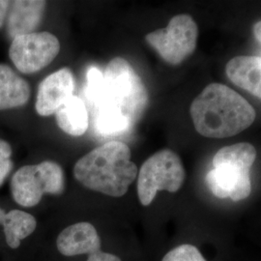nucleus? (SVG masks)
I'll list each match as a JSON object with an SVG mask.
<instances>
[{
  "label": "nucleus",
  "instance_id": "f257e3e1",
  "mask_svg": "<svg viewBox=\"0 0 261 261\" xmlns=\"http://www.w3.org/2000/svg\"><path fill=\"white\" fill-rule=\"evenodd\" d=\"M196 132L212 139L232 137L252 125L255 111L240 94L221 84L206 86L191 105Z\"/></svg>",
  "mask_w": 261,
  "mask_h": 261
},
{
  "label": "nucleus",
  "instance_id": "f03ea898",
  "mask_svg": "<svg viewBox=\"0 0 261 261\" xmlns=\"http://www.w3.org/2000/svg\"><path fill=\"white\" fill-rule=\"evenodd\" d=\"M129 146L111 141L85 154L75 163V178L83 186L112 197L123 196L138 177Z\"/></svg>",
  "mask_w": 261,
  "mask_h": 261
},
{
  "label": "nucleus",
  "instance_id": "7ed1b4c3",
  "mask_svg": "<svg viewBox=\"0 0 261 261\" xmlns=\"http://www.w3.org/2000/svg\"><path fill=\"white\" fill-rule=\"evenodd\" d=\"M255 158V148L248 142L223 147L214 156V168L206 175L207 187L221 199L247 198L252 192L250 169Z\"/></svg>",
  "mask_w": 261,
  "mask_h": 261
},
{
  "label": "nucleus",
  "instance_id": "20e7f679",
  "mask_svg": "<svg viewBox=\"0 0 261 261\" xmlns=\"http://www.w3.org/2000/svg\"><path fill=\"white\" fill-rule=\"evenodd\" d=\"M103 103L112 105L135 124L140 120L148 103V93L140 75L122 58L112 59L105 70ZM101 105V106H102Z\"/></svg>",
  "mask_w": 261,
  "mask_h": 261
},
{
  "label": "nucleus",
  "instance_id": "39448f33",
  "mask_svg": "<svg viewBox=\"0 0 261 261\" xmlns=\"http://www.w3.org/2000/svg\"><path fill=\"white\" fill-rule=\"evenodd\" d=\"M10 187L14 200L19 205L30 208L39 204L46 194L56 196L63 194L64 171L54 161L24 166L14 173Z\"/></svg>",
  "mask_w": 261,
  "mask_h": 261
},
{
  "label": "nucleus",
  "instance_id": "423d86ee",
  "mask_svg": "<svg viewBox=\"0 0 261 261\" xmlns=\"http://www.w3.org/2000/svg\"><path fill=\"white\" fill-rule=\"evenodd\" d=\"M185 177L186 172L182 161L174 151H158L143 163L138 173L140 203L150 205L159 191L176 193L183 186Z\"/></svg>",
  "mask_w": 261,
  "mask_h": 261
},
{
  "label": "nucleus",
  "instance_id": "0eeeda50",
  "mask_svg": "<svg viewBox=\"0 0 261 261\" xmlns=\"http://www.w3.org/2000/svg\"><path fill=\"white\" fill-rule=\"evenodd\" d=\"M198 28L194 19L181 14L173 17L168 27L146 35L145 40L161 57L171 65H178L196 47Z\"/></svg>",
  "mask_w": 261,
  "mask_h": 261
},
{
  "label": "nucleus",
  "instance_id": "6e6552de",
  "mask_svg": "<svg viewBox=\"0 0 261 261\" xmlns=\"http://www.w3.org/2000/svg\"><path fill=\"white\" fill-rule=\"evenodd\" d=\"M60 51L58 39L49 32H33L14 38L9 56L22 74H34L49 65Z\"/></svg>",
  "mask_w": 261,
  "mask_h": 261
},
{
  "label": "nucleus",
  "instance_id": "1a4fd4ad",
  "mask_svg": "<svg viewBox=\"0 0 261 261\" xmlns=\"http://www.w3.org/2000/svg\"><path fill=\"white\" fill-rule=\"evenodd\" d=\"M75 77L72 71L62 68L47 75L38 87L35 109L39 115L49 116L74 96Z\"/></svg>",
  "mask_w": 261,
  "mask_h": 261
},
{
  "label": "nucleus",
  "instance_id": "9d476101",
  "mask_svg": "<svg viewBox=\"0 0 261 261\" xmlns=\"http://www.w3.org/2000/svg\"><path fill=\"white\" fill-rule=\"evenodd\" d=\"M58 252L65 256L91 255L101 252L102 242L93 224L81 222L63 229L57 237Z\"/></svg>",
  "mask_w": 261,
  "mask_h": 261
},
{
  "label": "nucleus",
  "instance_id": "9b49d317",
  "mask_svg": "<svg viewBox=\"0 0 261 261\" xmlns=\"http://www.w3.org/2000/svg\"><path fill=\"white\" fill-rule=\"evenodd\" d=\"M46 1H13L10 4L7 30L10 37L16 38L35 32L43 19Z\"/></svg>",
  "mask_w": 261,
  "mask_h": 261
},
{
  "label": "nucleus",
  "instance_id": "f8f14e48",
  "mask_svg": "<svg viewBox=\"0 0 261 261\" xmlns=\"http://www.w3.org/2000/svg\"><path fill=\"white\" fill-rule=\"evenodd\" d=\"M225 73L235 85L261 100V57L236 56L227 62Z\"/></svg>",
  "mask_w": 261,
  "mask_h": 261
},
{
  "label": "nucleus",
  "instance_id": "ddd939ff",
  "mask_svg": "<svg viewBox=\"0 0 261 261\" xmlns=\"http://www.w3.org/2000/svg\"><path fill=\"white\" fill-rule=\"evenodd\" d=\"M28 82L10 66L0 64V111L23 107L30 98Z\"/></svg>",
  "mask_w": 261,
  "mask_h": 261
},
{
  "label": "nucleus",
  "instance_id": "4468645a",
  "mask_svg": "<svg viewBox=\"0 0 261 261\" xmlns=\"http://www.w3.org/2000/svg\"><path fill=\"white\" fill-rule=\"evenodd\" d=\"M0 224L3 226L6 243L11 249H18L20 242L36 229V219L28 212L12 210L5 212L0 207Z\"/></svg>",
  "mask_w": 261,
  "mask_h": 261
},
{
  "label": "nucleus",
  "instance_id": "2eb2a0df",
  "mask_svg": "<svg viewBox=\"0 0 261 261\" xmlns=\"http://www.w3.org/2000/svg\"><path fill=\"white\" fill-rule=\"evenodd\" d=\"M58 127L72 137H81L88 129V112L84 101L77 96L69 99L56 113Z\"/></svg>",
  "mask_w": 261,
  "mask_h": 261
},
{
  "label": "nucleus",
  "instance_id": "dca6fc26",
  "mask_svg": "<svg viewBox=\"0 0 261 261\" xmlns=\"http://www.w3.org/2000/svg\"><path fill=\"white\" fill-rule=\"evenodd\" d=\"M99 108L96 126L101 134H118L130 128V120L117 108L108 103H103Z\"/></svg>",
  "mask_w": 261,
  "mask_h": 261
},
{
  "label": "nucleus",
  "instance_id": "f3484780",
  "mask_svg": "<svg viewBox=\"0 0 261 261\" xmlns=\"http://www.w3.org/2000/svg\"><path fill=\"white\" fill-rule=\"evenodd\" d=\"M87 97L99 107L105 99L103 74L96 67H91L87 72Z\"/></svg>",
  "mask_w": 261,
  "mask_h": 261
},
{
  "label": "nucleus",
  "instance_id": "a211bd4d",
  "mask_svg": "<svg viewBox=\"0 0 261 261\" xmlns=\"http://www.w3.org/2000/svg\"><path fill=\"white\" fill-rule=\"evenodd\" d=\"M162 261H207L194 245L183 244L172 249Z\"/></svg>",
  "mask_w": 261,
  "mask_h": 261
},
{
  "label": "nucleus",
  "instance_id": "6ab92c4d",
  "mask_svg": "<svg viewBox=\"0 0 261 261\" xmlns=\"http://www.w3.org/2000/svg\"><path fill=\"white\" fill-rule=\"evenodd\" d=\"M12 148L9 143L5 140H0V187L4 183L5 179L13 168V162L11 160Z\"/></svg>",
  "mask_w": 261,
  "mask_h": 261
},
{
  "label": "nucleus",
  "instance_id": "aec40b11",
  "mask_svg": "<svg viewBox=\"0 0 261 261\" xmlns=\"http://www.w3.org/2000/svg\"><path fill=\"white\" fill-rule=\"evenodd\" d=\"M86 261H121V259L112 253L101 251L91 255H88V258Z\"/></svg>",
  "mask_w": 261,
  "mask_h": 261
},
{
  "label": "nucleus",
  "instance_id": "412c9836",
  "mask_svg": "<svg viewBox=\"0 0 261 261\" xmlns=\"http://www.w3.org/2000/svg\"><path fill=\"white\" fill-rule=\"evenodd\" d=\"M10 1H3L0 0V28H2L4 23V19L6 18V15L8 13L10 8Z\"/></svg>",
  "mask_w": 261,
  "mask_h": 261
},
{
  "label": "nucleus",
  "instance_id": "4be33fe9",
  "mask_svg": "<svg viewBox=\"0 0 261 261\" xmlns=\"http://www.w3.org/2000/svg\"><path fill=\"white\" fill-rule=\"evenodd\" d=\"M253 34L255 39L261 43V20L256 22L253 27Z\"/></svg>",
  "mask_w": 261,
  "mask_h": 261
}]
</instances>
